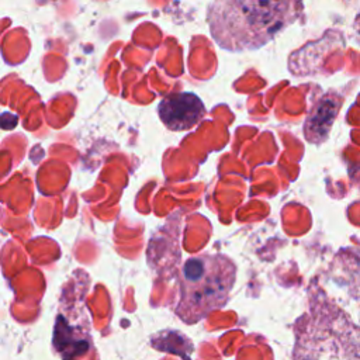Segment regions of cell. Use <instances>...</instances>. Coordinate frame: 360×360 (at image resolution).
Returning <instances> with one entry per match:
<instances>
[{
	"instance_id": "obj_4",
	"label": "cell",
	"mask_w": 360,
	"mask_h": 360,
	"mask_svg": "<svg viewBox=\"0 0 360 360\" xmlns=\"http://www.w3.org/2000/svg\"><path fill=\"white\" fill-rule=\"evenodd\" d=\"M338 107H339V103H335L332 100H322L314 108L305 125V134L308 139L319 141L321 135L322 138L326 136L329 127L336 115Z\"/></svg>"
},
{
	"instance_id": "obj_1",
	"label": "cell",
	"mask_w": 360,
	"mask_h": 360,
	"mask_svg": "<svg viewBox=\"0 0 360 360\" xmlns=\"http://www.w3.org/2000/svg\"><path fill=\"white\" fill-rule=\"evenodd\" d=\"M301 8V0H215L208 10L210 32L222 49L252 51L292 24Z\"/></svg>"
},
{
	"instance_id": "obj_3",
	"label": "cell",
	"mask_w": 360,
	"mask_h": 360,
	"mask_svg": "<svg viewBox=\"0 0 360 360\" xmlns=\"http://www.w3.org/2000/svg\"><path fill=\"white\" fill-rule=\"evenodd\" d=\"M162 122L172 131H186L195 127L205 114L200 97L193 93H172L163 97L158 107Z\"/></svg>"
},
{
	"instance_id": "obj_2",
	"label": "cell",
	"mask_w": 360,
	"mask_h": 360,
	"mask_svg": "<svg viewBox=\"0 0 360 360\" xmlns=\"http://www.w3.org/2000/svg\"><path fill=\"white\" fill-rule=\"evenodd\" d=\"M235 266L224 255L200 253L181 267L180 300L176 314L187 323H194L208 312L224 307L235 283Z\"/></svg>"
}]
</instances>
